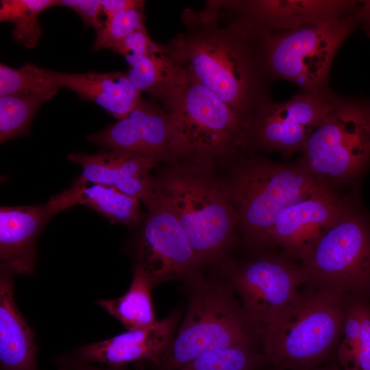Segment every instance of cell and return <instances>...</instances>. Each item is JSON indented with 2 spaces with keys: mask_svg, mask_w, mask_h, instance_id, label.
<instances>
[{
  "mask_svg": "<svg viewBox=\"0 0 370 370\" xmlns=\"http://www.w3.org/2000/svg\"><path fill=\"white\" fill-rule=\"evenodd\" d=\"M55 362L58 370H125L123 367L97 368L90 363L82 361L75 358L71 352H67L58 356Z\"/></svg>",
  "mask_w": 370,
  "mask_h": 370,
  "instance_id": "d6a6232c",
  "label": "cell"
},
{
  "mask_svg": "<svg viewBox=\"0 0 370 370\" xmlns=\"http://www.w3.org/2000/svg\"><path fill=\"white\" fill-rule=\"evenodd\" d=\"M57 6L73 10L81 17L86 27H92L96 32L104 25V22L99 20L102 12L101 0H57Z\"/></svg>",
  "mask_w": 370,
  "mask_h": 370,
  "instance_id": "1f68e13d",
  "label": "cell"
},
{
  "mask_svg": "<svg viewBox=\"0 0 370 370\" xmlns=\"http://www.w3.org/2000/svg\"><path fill=\"white\" fill-rule=\"evenodd\" d=\"M54 216L47 203L0 208V267L15 275L34 273L37 241Z\"/></svg>",
  "mask_w": 370,
  "mask_h": 370,
  "instance_id": "ac0fdd59",
  "label": "cell"
},
{
  "mask_svg": "<svg viewBox=\"0 0 370 370\" xmlns=\"http://www.w3.org/2000/svg\"><path fill=\"white\" fill-rule=\"evenodd\" d=\"M126 74L140 92L148 93L168 110L185 81V72L166 53L163 45L126 60Z\"/></svg>",
  "mask_w": 370,
  "mask_h": 370,
  "instance_id": "7402d4cb",
  "label": "cell"
},
{
  "mask_svg": "<svg viewBox=\"0 0 370 370\" xmlns=\"http://www.w3.org/2000/svg\"><path fill=\"white\" fill-rule=\"evenodd\" d=\"M152 288L147 278L134 269L131 284L123 295L116 299H99L96 304L127 330L147 327L158 321L152 303Z\"/></svg>",
  "mask_w": 370,
  "mask_h": 370,
  "instance_id": "603a6c76",
  "label": "cell"
},
{
  "mask_svg": "<svg viewBox=\"0 0 370 370\" xmlns=\"http://www.w3.org/2000/svg\"><path fill=\"white\" fill-rule=\"evenodd\" d=\"M304 370H342V369L338 365L337 362L336 361L328 362L327 360L325 362H324L323 364L318 367L309 369H304Z\"/></svg>",
  "mask_w": 370,
  "mask_h": 370,
  "instance_id": "d590c367",
  "label": "cell"
},
{
  "mask_svg": "<svg viewBox=\"0 0 370 370\" xmlns=\"http://www.w3.org/2000/svg\"><path fill=\"white\" fill-rule=\"evenodd\" d=\"M145 1L123 11L104 22L103 27L96 32L92 48L95 50L111 49L114 45L130 33L145 25Z\"/></svg>",
  "mask_w": 370,
  "mask_h": 370,
  "instance_id": "83f0119b",
  "label": "cell"
},
{
  "mask_svg": "<svg viewBox=\"0 0 370 370\" xmlns=\"http://www.w3.org/2000/svg\"><path fill=\"white\" fill-rule=\"evenodd\" d=\"M301 153L308 171L331 185L358 175L370 162V97L337 95Z\"/></svg>",
  "mask_w": 370,
  "mask_h": 370,
  "instance_id": "ba28073f",
  "label": "cell"
},
{
  "mask_svg": "<svg viewBox=\"0 0 370 370\" xmlns=\"http://www.w3.org/2000/svg\"><path fill=\"white\" fill-rule=\"evenodd\" d=\"M67 158L82 168L78 177L82 181L114 187L145 205L154 196L155 180L150 172L159 162L153 158L119 149L71 153Z\"/></svg>",
  "mask_w": 370,
  "mask_h": 370,
  "instance_id": "e0dca14e",
  "label": "cell"
},
{
  "mask_svg": "<svg viewBox=\"0 0 370 370\" xmlns=\"http://www.w3.org/2000/svg\"><path fill=\"white\" fill-rule=\"evenodd\" d=\"M185 30L163 45L190 77L211 90L249 125L267 98L272 82L261 58L258 38L222 18L209 1L180 15Z\"/></svg>",
  "mask_w": 370,
  "mask_h": 370,
  "instance_id": "6da1fadb",
  "label": "cell"
},
{
  "mask_svg": "<svg viewBox=\"0 0 370 370\" xmlns=\"http://www.w3.org/2000/svg\"><path fill=\"white\" fill-rule=\"evenodd\" d=\"M135 248L134 269L153 287L171 281L186 283L201 276L205 265L186 237L175 214L155 190Z\"/></svg>",
  "mask_w": 370,
  "mask_h": 370,
  "instance_id": "8fae6325",
  "label": "cell"
},
{
  "mask_svg": "<svg viewBox=\"0 0 370 370\" xmlns=\"http://www.w3.org/2000/svg\"><path fill=\"white\" fill-rule=\"evenodd\" d=\"M87 140L108 149L138 153L160 162L178 160L169 112L156 100L144 99L125 119L89 134Z\"/></svg>",
  "mask_w": 370,
  "mask_h": 370,
  "instance_id": "9a60e30c",
  "label": "cell"
},
{
  "mask_svg": "<svg viewBox=\"0 0 370 370\" xmlns=\"http://www.w3.org/2000/svg\"><path fill=\"white\" fill-rule=\"evenodd\" d=\"M270 370H277V369H274V368H273V367H271V369H270Z\"/></svg>",
  "mask_w": 370,
  "mask_h": 370,
  "instance_id": "8d00e7d4",
  "label": "cell"
},
{
  "mask_svg": "<svg viewBox=\"0 0 370 370\" xmlns=\"http://www.w3.org/2000/svg\"><path fill=\"white\" fill-rule=\"evenodd\" d=\"M142 0H101L102 12L106 15L104 21H109L114 16L140 4Z\"/></svg>",
  "mask_w": 370,
  "mask_h": 370,
  "instance_id": "836d02e7",
  "label": "cell"
},
{
  "mask_svg": "<svg viewBox=\"0 0 370 370\" xmlns=\"http://www.w3.org/2000/svg\"><path fill=\"white\" fill-rule=\"evenodd\" d=\"M157 44L149 35L145 25L128 34L111 49L115 53L125 60L143 55L153 49Z\"/></svg>",
  "mask_w": 370,
  "mask_h": 370,
  "instance_id": "f546056e",
  "label": "cell"
},
{
  "mask_svg": "<svg viewBox=\"0 0 370 370\" xmlns=\"http://www.w3.org/2000/svg\"><path fill=\"white\" fill-rule=\"evenodd\" d=\"M180 319L174 311L164 319L142 328L127 330L112 338L79 347L72 354L87 363H102L110 367L149 361L156 367L173 339Z\"/></svg>",
  "mask_w": 370,
  "mask_h": 370,
  "instance_id": "2e32d148",
  "label": "cell"
},
{
  "mask_svg": "<svg viewBox=\"0 0 370 370\" xmlns=\"http://www.w3.org/2000/svg\"><path fill=\"white\" fill-rule=\"evenodd\" d=\"M267 365L255 344H243L206 352L175 370H263Z\"/></svg>",
  "mask_w": 370,
  "mask_h": 370,
  "instance_id": "484cf974",
  "label": "cell"
},
{
  "mask_svg": "<svg viewBox=\"0 0 370 370\" xmlns=\"http://www.w3.org/2000/svg\"><path fill=\"white\" fill-rule=\"evenodd\" d=\"M345 370H370V300L364 299L362 308V332L356 355Z\"/></svg>",
  "mask_w": 370,
  "mask_h": 370,
  "instance_id": "4dcf8cb0",
  "label": "cell"
},
{
  "mask_svg": "<svg viewBox=\"0 0 370 370\" xmlns=\"http://www.w3.org/2000/svg\"><path fill=\"white\" fill-rule=\"evenodd\" d=\"M217 164L208 160L179 159L154 178L156 191L167 202L205 265L220 266L226 260L238 227L226 176L219 174Z\"/></svg>",
  "mask_w": 370,
  "mask_h": 370,
  "instance_id": "7a4b0ae2",
  "label": "cell"
},
{
  "mask_svg": "<svg viewBox=\"0 0 370 370\" xmlns=\"http://www.w3.org/2000/svg\"><path fill=\"white\" fill-rule=\"evenodd\" d=\"M220 266L259 335L306 284L300 264L282 253L263 254L241 264L225 260Z\"/></svg>",
  "mask_w": 370,
  "mask_h": 370,
  "instance_id": "30bf717a",
  "label": "cell"
},
{
  "mask_svg": "<svg viewBox=\"0 0 370 370\" xmlns=\"http://www.w3.org/2000/svg\"><path fill=\"white\" fill-rule=\"evenodd\" d=\"M140 200L117 188L76 178L60 193L47 202L56 215L69 208L81 204L97 212L112 223L136 226L142 220Z\"/></svg>",
  "mask_w": 370,
  "mask_h": 370,
  "instance_id": "44dd1931",
  "label": "cell"
},
{
  "mask_svg": "<svg viewBox=\"0 0 370 370\" xmlns=\"http://www.w3.org/2000/svg\"><path fill=\"white\" fill-rule=\"evenodd\" d=\"M58 89L47 69L31 63L19 69L0 64V96L38 94Z\"/></svg>",
  "mask_w": 370,
  "mask_h": 370,
  "instance_id": "4316f807",
  "label": "cell"
},
{
  "mask_svg": "<svg viewBox=\"0 0 370 370\" xmlns=\"http://www.w3.org/2000/svg\"><path fill=\"white\" fill-rule=\"evenodd\" d=\"M47 73L59 88L71 89L80 99L94 102L118 120L127 117L143 100L142 92L133 86L126 73H69L50 69Z\"/></svg>",
  "mask_w": 370,
  "mask_h": 370,
  "instance_id": "ffe728a7",
  "label": "cell"
},
{
  "mask_svg": "<svg viewBox=\"0 0 370 370\" xmlns=\"http://www.w3.org/2000/svg\"><path fill=\"white\" fill-rule=\"evenodd\" d=\"M219 14L254 36L294 30L355 11V0H214Z\"/></svg>",
  "mask_w": 370,
  "mask_h": 370,
  "instance_id": "4fadbf2b",
  "label": "cell"
},
{
  "mask_svg": "<svg viewBox=\"0 0 370 370\" xmlns=\"http://www.w3.org/2000/svg\"><path fill=\"white\" fill-rule=\"evenodd\" d=\"M351 206L331 188L286 208L277 217L266 247H278L292 260L302 261L317 240Z\"/></svg>",
  "mask_w": 370,
  "mask_h": 370,
  "instance_id": "5bb4252c",
  "label": "cell"
},
{
  "mask_svg": "<svg viewBox=\"0 0 370 370\" xmlns=\"http://www.w3.org/2000/svg\"><path fill=\"white\" fill-rule=\"evenodd\" d=\"M306 286L370 298V226L352 207L300 262Z\"/></svg>",
  "mask_w": 370,
  "mask_h": 370,
  "instance_id": "9c48e42d",
  "label": "cell"
},
{
  "mask_svg": "<svg viewBox=\"0 0 370 370\" xmlns=\"http://www.w3.org/2000/svg\"><path fill=\"white\" fill-rule=\"evenodd\" d=\"M356 10L328 23L259 36L260 56L270 81L290 82L301 93L334 95L330 87L331 66L339 49L359 28Z\"/></svg>",
  "mask_w": 370,
  "mask_h": 370,
  "instance_id": "8992f818",
  "label": "cell"
},
{
  "mask_svg": "<svg viewBox=\"0 0 370 370\" xmlns=\"http://www.w3.org/2000/svg\"><path fill=\"white\" fill-rule=\"evenodd\" d=\"M349 296L328 288L299 289L260 335L268 364L304 370L325 362L342 338Z\"/></svg>",
  "mask_w": 370,
  "mask_h": 370,
  "instance_id": "3957f363",
  "label": "cell"
},
{
  "mask_svg": "<svg viewBox=\"0 0 370 370\" xmlns=\"http://www.w3.org/2000/svg\"><path fill=\"white\" fill-rule=\"evenodd\" d=\"M240 227L246 238L266 247L277 217L288 206L323 193L332 185L310 173L299 159L278 163L257 156L238 155L225 164Z\"/></svg>",
  "mask_w": 370,
  "mask_h": 370,
  "instance_id": "277c9868",
  "label": "cell"
},
{
  "mask_svg": "<svg viewBox=\"0 0 370 370\" xmlns=\"http://www.w3.org/2000/svg\"><path fill=\"white\" fill-rule=\"evenodd\" d=\"M58 91L0 96V142L29 134L31 122L38 109Z\"/></svg>",
  "mask_w": 370,
  "mask_h": 370,
  "instance_id": "d4e9b609",
  "label": "cell"
},
{
  "mask_svg": "<svg viewBox=\"0 0 370 370\" xmlns=\"http://www.w3.org/2000/svg\"><path fill=\"white\" fill-rule=\"evenodd\" d=\"M336 95L325 97L300 92L284 101L267 98L249 121L246 151H276L286 158L301 152L333 108Z\"/></svg>",
  "mask_w": 370,
  "mask_h": 370,
  "instance_id": "7c38bea8",
  "label": "cell"
},
{
  "mask_svg": "<svg viewBox=\"0 0 370 370\" xmlns=\"http://www.w3.org/2000/svg\"><path fill=\"white\" fill-rule=\"evenodd\" d=\"M0 21L14 25L13 40L26 48L35 47L42 36L38 15L57 6V0H1Z\"/></svg>",
  "mask_w": 370,
  "mask_h": 370,
  "instance_id": "cb8c5ba5",
  "label": "cell"
},
{
  "mask_svg": "<svg viewBox=\"0 0 370 370\" xmlns=\"http://www.w3.org/2000/svg\"><path fill=\"white\" fill-rule=\"evenodd\" d=\"M367 297L351 295L349 296L343 338L336 352V362L342 370H345L349 366L358 349L362 332V304Z\"/></svg>",
  "mask_w": 370,
  "mask_h": 370,
  "instance_id": "f1b7e54d",
  "label": "cell"
},
{
  "mask_svg": "<svg viewBox=\"0 0 370 370\" xmlns=\"http://www.w3.org/2000/svg\"><path fill=\"white\" fill-rule=\"evenodd\" d=\"M355 17L358 27L362 29L367 36H370V0L359 1Z\"/></svg>",
  "mask_w": 370,
  "mask_h": 370,
  "instance_id": "e575fe53",
  "label": "cell"
},
{
  "mask_svg": "<svg viewBox=\"0 0 370 370\" xmlns=\"http://www.w3.org/2000/svg\"><path fill=\"white\" fill-rule=\"evenodd\" d=\"M16 275L0 267V370H38L36 332L14 299Z\"/></svg>",
  "mask_w": 370,
  "mask_h": 370,
  "instance_id": "d6986e66",
  "label": "cell"
},
{
  "mask_svg": "<svg viewBox=\"0 0 370 370\" xmlns=\"http://www.w3.org/2000/svg\"><path fill=\"white\" fill-rule=\"evenodd\" d=\"M188 284L185 317L157 367L160 370H175L208 352L255 344L260 337L227 282L200 276Z\"/></svg>",
  "mask_w": 370,
  "mask_h": 370,
  "instance_id": "5b68a950",
  "label": "cell"
},
{
  "mask_svg": "<svg viewBox=\"0 0 370 370\" xmlns=\"http://www.w3.org/2000/svg\"><path fill=\"white\" fill-rule=\"evenodd\" d=\"M166 110L179 159L226 164L246 151L248 125L230 106L186 73Z\"/></svg>",
  "mask_w": 370,
  "mask_h": 370,
  "instance_id": "52a82bcc",
  "label": "cell"
}]
</instances>
